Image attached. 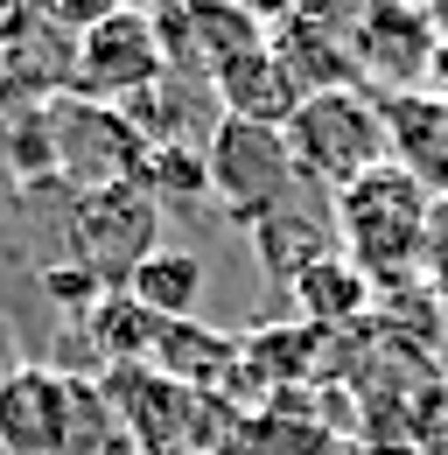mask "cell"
I'll return each instance as SVG.
<instances>
[{"label": "cell", "instance_id": "1", "mask_svg": "<svg viewBox=\"0 0 448 455\" xmlns=\"http://www.w3.org/2000/svg\"><path fill=\"white\" fill-rule=\"evenodd\" d=\"M428 225H435V196L392 162L336 196V245L372 287H406L420 274Z\"/></svg>", "mask_w": 448, "mask_h": 455}, {"label": "cell", "instance_id": "2", "mask_svg": "<svg viewBox=\"0 0 448 455\" xmlns=\"http://www.w3.org/2000/svg\"><path fill=\"white\" fill-rule=\"evenodd\" d=\"M287 148H294V169L316 189H350L372 169L392 162V133H386V99L372 84H350V92H316L301 99V113L287 119Z\"/></svg>", "mask_w": 448, "mask_h": 455}, {"label": "cell", "instance_id": "3", "mask_svg": "<svg viewBox=\"0 0 448 455\" xmlns=\"http://www.w3.org/2000/svg\"><path fill=\"white\" fill-rule=\"evenodd\" d=\"M162 252V204L140 182L84 189L63 211V259L84 267L99 287H126L148 259Z\"/></svg>", "mask_w": 448, "mask_h": 455}, {"label": "cell", "instance_id": "4", "mask_svg": "<svg viewBox=\"0 0 448 455\" xmlns=\"http://www.w3.org/2000/svg\"><path fill=\"white\" fill-rule=\"evenodd\" d=\"M204 169H211V196L231 225H267L274 211H287L301 196V169L294 148L274 126H245V119H218L204 140Z\"/></svg>", "mask_w": 448, "mask_h": 455}, {"label": "cell", "instance_id": "5", "mask_svg": "<svg viewBox=\"0 0 448 455\" xmlns=\"http://www.w3.org/2000/svg\"><path fill=\"white\" fill-rule=\"evenodd\" d=\"M50 155H56V182L70 196H84V189H112V182H140L148 140L119 106L63 92V99H50Z\"/></svg>", "mask_w": 448, "mask_h": 455}, {"label": "cell", "instance_id": "6", "mask_svg": "<svg viewBox=\"0 0 448 455\" xmlns=\"http://www.w3.org/2000/svg\"><path fill=\"white\" fill-rule=\"evenodd\" d=\"M168 77V50L148 7H99V21L77 36V63H70V92L99 99V106H126L140 92H155Z\"/></svg>", "mask_w": 448, "mask_h": 455}, {"label": "cell", "instance_id": "7", "mask_svg": "<svg viewBox=\"0 0 448 455\" xmlns=\"http://www.w3.org/2000/svg\"><path fill=\"white\" fill-rule=\"evenodd\" d=\"M99 393L112 399V413H119L133 455H182V449H196L204 393L162 379L155 364H112V371H99Z\"/></svg>", "mask_w": 448, "mask_h": 455}, {"label": "cell", "instance_id": "8", "mask_svg": "<svg viewBox=\"0 0 448 455\" xmlns=\"http://www.w3.org/2000/svg\"><path fill=\"white\" fill-rule=\"evenodd\" d=\"M435 50H442V28H435L420 7H372V14H357V21H350V57H357V77H364V84H379V99L420 92Z\"/></svg>", "mask_w": 448, "mask_h": 455}, {"label": "cell", "instance_id": "9", "mask_svg": "<svg viewBox=\"0 0 448 455\" xmlns=\"http://www.w3.org/2000/svg\"><path fill=\"white\" fill-rule=\"evenodd\" d=\"M267 43L287 63V77L301 84V99L316 92H350L364 84L357 57H350V21H316V14H274L267 21Z\"/></svg>", "mask_w": 448, "mask_h": 455}, {"label": "cell", "instance_id": "10", "mask_svg": "<svg viewBox=\"0 0 448 455\" xmlns=\"http://www.w3.org/2000/svg\"><path fill=\"white\" fill-rule=\"evenodd\" d=\"M211 92H218L224 119H245V126H274V133H287V119L301 113V84L287 77V63L274 57V43H260V50L231 57L218 77H211Z\"/></svg>", "mask_w": 448, "mask_h": 455}, {"label": "cell", "instance_id": "11", "mask_svg": "<svg viewBox=\"0 0 448 455\" xmlns=\"http://www.w3.org/2000/svg\"><path fill=\"white\" fill-rule=\"evenodd\" d=\"M392 169H406L435 204H448V99L435 92H399L386 99Z\"/></svg>", "mask_w": 448, "mask_h": 455}, {"label": "cell", "instance_id": "12", "mask_svg": "<svg viewBox=\"0 0 448 455\" xmlns=\"http://www.w3.org/2000/svg\"><path fill=\"white\" fill-rule=\"evenodd\" d=\"M238 357H245V337H224L211 323H168L162 350H155V371L204 399H218L231 386V371H238Z\"/></svg>", "mask_w": 448, "mask_h": 455}, {"label": "cell", "instance_id": "13", "mask_svg": "<svg viewBox=\"0 0 448 455\" xmlns=\"http://www.w3.org/2000/svg\"><path fill=\"white\" fill-rule=\"evenodd\" d=\"M287 294H294V308H301V323H308V330H330V337H336V330H350V323L372 308V294H379V287L364 281L343 252H330V259H316V267L287 287Z\"/></svg>", "mask_w": 448, "mask_h": 455}, {"label": "cell", "instance_id": "14", "mask_svg": "<svg viewBox=\"0 0 448 455\" xmlns=\"http://www.w3.org/2000/svg\"><path fill=\"white\" fill-rule=\"evenodd\" d=\"M252 245H260V267H267L280 287H294L301 274H308V267H316V259H330V252H336L330 231H323L316 218H308V211H301V196H294L287 211H274L267 225L252 231Z\"/></svg>", "mask_w": 448, "mask_h": 455}, {"label": "cell", "instance_id": "15", "mask_svg": "<svg viewBox=\"0 0 448 455\" xmlns=\"http://www.w3.org/2000/svg\"><path fill=\"white\" fill-rule=\"evenodd\" d=\"M126 294L148 308V315H162V323H196V301H204V259L196 252H155L133 281H126Z\"/></svg>", "mask_w": 448, "mask_h": 455}, {"label": "cell", "instance_id": "16", "mask_svg": "<svg viewBox=\"0 0 448 455\" xmlns=\"http://www.w3.org/2000/svg\"><path fill=\"white\" fill-rule=\"evenodd\" d=\"M140 189H148L155 204H196V196H211L204 148H148V162H140Z\"/></svg>", "mask_w": 448, "mask_h": 455}, {"label": "cell", "instance_id": "17", "mask_svg": "<svg viewBox=\"0 0 448 455\" xmlns=\"http://www.w3.org/2000/svg\"><path fill=\"white\" fill-rule=\"evenodd\" d=\"M420 287L448 301V204H435V225H428V252H420Z\"/></svg>", "mask_w": 448, "mask_h": 455}, {"label": "cell", "instance_id": "18", "mask_svg": "<svg viewBox=\"0 0 448 455\" xmlns=\"http://www.w3.org/2000/svg\"><path fill=\"white\" fill-rule=\"evenodd\" d=\"M420 92L448 99V36H442V50H435V63H428V84H420Z\"/></svg>", "mask_w": 448, "mask_h": 455}]
</instances>
